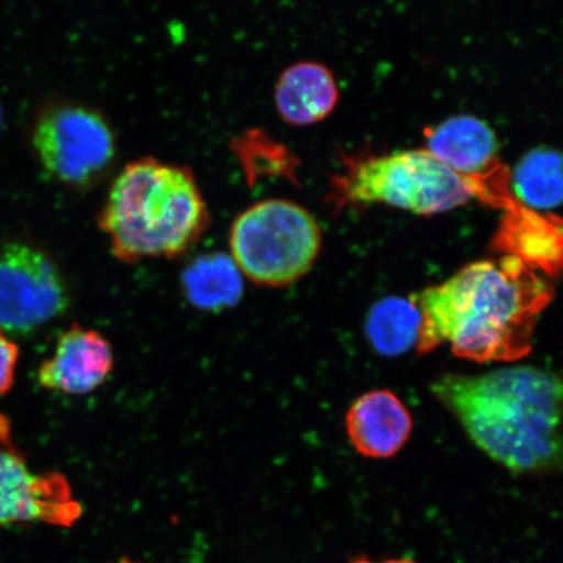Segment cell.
I'll use <instances>...</instances> for the list:
<instances>
[{
  "mask_svg": "<svg viewBox=\"0 0 563 563\" xmlns=\"http://www.w3.org/2000/svg\"><path fill=\"white\" fill-rule=\"evenodd\" d=\"M553 295V287L516 257L470 264L411 295L421 316L417 350L428 354L448 343L467 361L517 362L530 354L539 316Z\"/></svg>",
  "mask_w": 563,
  "mask_h": 563,
  "instance_id": "obj_1",
  "label": "cell"
},
{
  "mask_svg": "<svg viewBox=\"0 0 563 563\" xmlns=\"http://www.w3.org/2000/svg\"><path fill=\"white\" fill-rule=\"evenodd\" d=\"M468 438L512 474L561 468V379L534 367L481 376L446 375L432 385Z\"/></svg>",
  "mask_w": 563,
  "mask_h": 563,
  "instance_id": "obj_2",
  "label": "cell"
},
{
  "mask_svg": "<svg viewBox=\"0 0 563 563\" xmlns=\"http://www.w3.org/2000/svg\"><path fill=\"white\" fill-rule=\"evenodd\" d=\"M97 223L112 256L137 264L185 255L206 234L210 213L191 168L144 157L117 175Z\"/></svg>",
  "mask_w": 563,
  "mask_h": 563,
  "instance_id": "obj_3",
  "label": "cell"
},
{
  "mask_svg": "<svg viewBox=\"0 0 563 563\" xmlns=\"http://www.w3.org/2000/svg\"><path fill=\"white\" fill-rule=\"evenodd\" d=\"M333 192L341 206L385 203L420 216L445 213L475 199L467 180L426 150L347 158Z\"/></svg>",
  "mask_w": 563,
  "mask_h": 563,
  "instance_id": "obj_4",
  "label": "cell"
},
{
  "mask_svg": "<svg viewBox=\"0 0 563 563\" xmlns=\"http://www.w3.org/2000/svg\"><path fill=\"white\" fill-rule=\"evenodd\" d=\"M229 244L243 277L260 286L286 287L312 269L322 235L316 218L299 203L267 199L235 218Z\"/></svg>",
  "mask_w": 563,
  "mask_h": 563,
  "instance_id": "obj_5",
  "label": "cell"
},
{
  "mask_svg": "<svg viewBox=\"0 0 563 563\" xmlns=\"http://www.w3.org/2000/svg\"><path fill=\"white\" fill-rule=\"evenodd\" d=\"M32 141L45 172L69 188L96 186L117 157V136L108 119L80 103L47 106L35 119Z\"/></svg>",
  "mask_w": 563,
  "mask_h": 563,
  "instance_id": "obj_6",
  "label": "cell"
},
{
  "mask_svg": "<svg viewBox=\"0 0 563 563\" xmlns=\"http://www.w3.org/2000/svg\"><path fill=\"white\" fill-rule=\"evenodd\" d=\"M68 288L53 260L32 245L0 251V329L32 333L66 312Z\"/></svg>",
  "mask_w": 563,
  "mask_h": 563,
  "instance_id": "obj_7",
  "label": "cell"
},
{
  "mask_svg": "<svg viewBox=\"0 0 563 563\" xmlns=\"http://www.w3.org/2000/svg\"><path fill=\"white\" fill-rule=\"evenodd\" d=\"M81 512L65 476L35 474L27 466L13 441L11 421L0 413V526L73 527Z\"/></svg>",
  "mask_w": 563,
  "mask_h": 563,
  "instance_id": "obj_8",
  "label": "cell"
},
{
  "mask_svg": "<svg viewBox=\"0 0 563 563\" xmlns=\"http://www.w3.org/2000/svg\"><path fill=\"white\" fill-rule=\"evenodd\" d=\"M114 369V351L97 330L74 323L62 333L54 355L41 364L38 383L47 390L86 396L101 387Z\"/></svg>",
  "mask_w": 563,
  "mask_h": 563,
  "instance_id": "obj_9",
  "label": "cell"
},
{
  "mask_svg": "<svg viewBox=\"0 0 563 563\" xmlns=\"http://www.w3.org/2000/svg\"><path fill=\"white\" fill-rule=\"evenodd\" d=\"M412 417L390 390H372L358 397L346 415L349 440L369 460H389L402 450L412 433Z\"/></svg>",
  "mask_w": 563,
  "mask_h": 563,
  "instance_id": "obj_10",
  "label": "cell"
},
{
  "mask_svg": "<svg viewBox=\"0 0 563 563\" xmlns=\"http://www.w3.org/2000/svg\"><path fill=\"white\" fill-rule=\"evenodd\" d=\"M426 151L461 178H483L499 166V143L488 123L474 115H455L424 132Z\"/></svg>",
  "mask_w": 563,
  "mask_h": 563,
  "instance_id": "obj_11",
  "label": "cell"
},
{
  "mask_svg": "<svg viewBox=\"0 0 563 563\" xmlns=\"http://www.w3.org/2000/svg\"><path fill=\"white\" fill-rule=\"evenodd\" d=\"M493 250L554 277L562 265V222L554 213H538L516 202L504 210Z\"/></svg>",
  "mask_w": 563,
  "mask_h": 563,
  "instance_id": "obj_12",
  "label": "cell"
},
{
  "mask_svg": "<svg viewBox=\"0 0 563 563\" xmlns=\"http://www.w3.org/2000/svg\"><path fill=\"white\" fill-rule=\"evenodd\" d=\"M340 101L332 70L317 62H299L280 74L274 102L284 122L307 126L325 121Z\"/></svg>",
  "mask_w": 563,
  "mask_h": 563,
  "instance_id": "obj_13",
  "label": "cell"
},
{
  "mask_svg": "<svg viewBox=\"0 0 563 563\" xmlns=\"http://www.w3.org/2000/svg\"><path fill=\"white\" fill-rule=\"evenodd\" d=\"M183 288L189 302L202 311H221L235 306L243 295V274L224 253L196 258L183 274Z\"/></svg>",
  "mask_w": 563,
  "mask_h": 563,
  "instance_id": "obj_14",
  "label": "cell"
},
{
  "mask_svg": "<svg viewBox=\"0 0 563 563\" xmlns=\"http://www.w3.org/2000/svg\"><path fill=\"white\" fill-rule=\"evenodd\" d=\"M561 167V154L553 147L538 146L526 153L510 175L514 200L538 213H552L562 201Z\"/></svg>",
  "mask_w": 563,
  "mask_h": 563,
  "instance_id": "obj_15",
  "label": "cell"
},
{
  "mask_svg": "<svg viewBox=\"0 0 563 563\" xmlns=\"http://www.w3.org/2000/svg\"><path fill=\"white\" fill-rule=\"evenodd\" d=\"M421 316L410 299L389 297L376 302L365 320V334L383 356H399L417 346Z\"/></svg>",
  "mask_w": 563,
  "mask_h": 563,
  "instance_id": "obj_16",
  "label": "cell"
},
{
  "mask_svg": "<svg viewBox=\"0 0 563 563\" xmlns=\"http://www.w3.org/2000/svg\"><path fill=\"white\" fill-rule=\"evenodd\" d=\"M19 355L16 344L0 334V397L9 393L15 382Z\"/></svg>",
  "mask_w": 563,
  "mask_h": 563,
  "instance_id": "obj_17",
  "label": "cell"
},
{
  "mask_svg": "<svg viewBox=\"0 0 563 563\" xmlns=\"http://www.w3.org/2000/svg\"><path fill=\"white\" fill-rule=\"evenodd\" d=\"M377 563H419L408 558L389 559Z\"/></svg>",
  "mask_w": 563,
  "mask_h": 563,
  "instance_id": "obj_18",
  "label": "cell"
},
{
  "mask_svg": "<svg viewBox=\"0 0 563 563\" xmlns=\"http://www.w3.org/2000/svg\"><path fill=\"white\" fill-rule=\"evenodd\" d=\"M118 563H139V562H133L130 560H122V561H119Z\"/></svg>",
  "mask_w": 563,
  "mask_h": 563,
  "instance_id": "obj_19",
  "label": "cell"
}]
</instances>
